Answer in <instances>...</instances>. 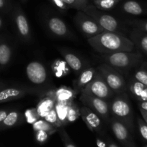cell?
Listing matches in <instances>:
<instances>
[{"instance_id":"obj_19","label":"cell","mask_w":147,"mask_h":147,"mask_svg":"<svg viewBox=\"0 0 147 147\" xmlns=\"http://www.w3.org/2000/svg\"><path fill=\"white\" fill-rule=\"evenodd\" d=\"M56 99H55L53 90H51L47 96L42 98L37 103L35 109L37 115L40 119H44L45 116L55 107L56 104Z\"/></svg>"},{"instance_id":"obj_29","label":"cell","mask_w":147,"mask_h":147,"mask_svg":"<svg viewBox=\"0 0 147 147\" xmlns=\"http://www.w3.org/2000/svg\"><path fill=\"white\" fill-rule=\"evenodd\" d=\"M68 7L76 9L78 11H82L85 7L89 4L88 0H63Z\"/></svg>"},{"instance_id":"obj_18","label":"cell","mask_w":147,"mask_h":147,"mask_svg":"<svg viewBox=\"0 0 147 147\" xmlns=\"http://www.w3.org/2000/svg\"><path fill=\"white\" fill-rule=\"evenodd\" d=\"M130 40L133 42L135 48L147 55V33L139 29L133 27L129 33Z\"/></svg>"},{"instance_id":"obj_30","label":"cell","mask_w":147,"mask_h":147,"mask_svg":"<svg viewBox=\"0 0 147 147\" xmlns=\"http://www.w3.org/2000/svg\"><path fill=\"white\" fill-rule=\"evenodd\" d=\"M44 119L46 121L50 123V124H52L56 128H59L62 126L61 123L60 121H59V117H58V115L57 113H56V110H55V108H53V109H52L46 116H45Z\"/></svg>"},{"instance_id":"obj_21","label":"cell","mask_w":147,"mask_h":147,"mask_svg":"<svg viewBox=\"0 0 147 147\" xmlns=\"http://www.w3.org/2000/svg\"><path fill=\"white\" fill-rule=\"evenodd\" d=\"M122 9L124 12L134 16H139L145 13V10L138 2L133 0L125 1L122 6Z\"/></svg>"},{"instance_id":"obj_36","label":"cell","mask_w":147,"mask_h":147,"mask_svg":"<svg viewBox=\"0 0 147 147\" xmlns=\"http://www.w3.org/2000/svg\"><path fill=\"white\" fill-rule=\"evenodd\" d=\"M61 136H63V139H64L65 147H76L75 146V145L74 144L71 142H70L69 137H68V136L66 135V132H65L63 130V136L61 135Z\"/></svg>"},{"instance_id":"obj_39","label":"cell","mask_w":147,"mask_h":147,"mask_svg":"<svg viewBox=\"0 0 147 147\" xmlns=\"http://www.w3.org/2000/svg\"><path fill=\"white\" fill-rule=\"evenodd\" d=\"M138 109H139L140 113H141V116H142V119H144V121L147 123V111H146L140 109V108H138Z\"/></svg>"},{"instance_id":"obj_28","label":"cell","mask_w":147,"mask_h":147,"mask_svg":"<svg viewBox=\"0 0 147 147\" xmlns=\"http://www.w3.org/2000/svg\"><path fill=\"white\" fill-rule=\"evenodd\" d=\"M79 116H80V108L74 101H73L68 110L67 123H71L76 121Z\"/></svg>"},{"instance_id":"obj_31","label":"cell","mask_w":147,"mask_h":147,"mask_svg":"<svg viewBox=\"0 0 147 147\" xmlns=\"http://www.w3.org/2000/svg\"><path fill=\"white\" fill-rule=\"evenodd\" d=\"M126 24L134 28L139 29L147 33V20H128L125 21Z\"/></svg>"},{"instance_id":"obj_4","label":"cell","mask_w":147,"mask_h":147,"mask_svg":"<svg viewBox=\"0 0 147 147\" xmlns=\"http://www.w3.org/2000/svg\"><path fill=\"white\" fill-rule=\"evenodd\" d=\"M97 70L102 75L109 87L115 94H120L127 91V83L123 74L109 65L107 63H102Z\"/></svg>"},{"instance_id":"obj_45","label":"cell","mask_w":147,"mask_h":147,"mask_svg":"<svg viewBox=\"0 0 147 147\" xmlns=\"http://www.w3.org/2000/svg\"><path fill=\"white\" fill-rule=\"evenodd\" d=\"M88 1H89V0H88Z\"/></svg>"},{"instance_id":"obj_22","label":"cell","mask_w":147,"mask_h":147,"mask_svg":"<svg viewBox=\"0 0 147 147\" xmlns=\"http://www.w3.org/2000/svg\"><path fill=\"white\" fill-rule=\"evenodd\" d=\"M22 119V114L17 110L9 111L5 119L1 122V125L4 127H12L17 125Z\"/></svg>"},{"instance_id":"obj_6","label":"cell","mask_w":147,"mask_h":147,"mask_svg":"<svg viewBox=\"0 0 147 147\" xmlns=\"http://www.w3.org/2000/svg\"><path fill=\"white\" fill-rule=\"evenodd\" d=\"M82 91L106 100H110L115 96V93L106 83L102 75L97 70L92 81Z\"/></svg>"},{"instance_id":"obj_40","label":"cell","mask_w":147,"mask_h":147,"mask_svg":"<svg viewBox=\"0 0 147 147\" xmlns=\"http://www.w3.org/2000/svg\"><path fill=\"white\" fill-rule=\"evenodd\" d=\"M96 144L97 147H106V144H105V142L102 140H101L100 139H97L96 140Z\"/></svg>"},{"instance_id":"obj_10","label":"cell","mask_w":147,"mask_h":147,"mask_svg":"<svg viewBox=\"0 0 147 147\" xmlns=\"http://www.w3.org/2000/svg\"><path fill=\"white\" fill-rule=\"evenodd\" d=\"M48 31L58 38H72L73 34L64 20L57 16H50L46 20Z\"/></svg>"},{"instance_id":"obj_8","label":"cell","mask_w":147,"mask_h":147,"mask_svg":"<svg viewBox=\"0 0 147 147\" xmlns=\"http://www.w3.org/2000/svg\"><path fill=\"white\" fill-rule=\"evenodd\" d=\"M74 20L78 29L87 38L97 35L105 30L93 18L83 11H78Z\"/></svg>"},{"instance_id":"obj_12","label":"cell","mask_w":147,"mask_h":147,"mask_svg":"<svg viewBox=\"0 0 147 147\" xmlns=\"http://www.w3.org/2000/svg\"><path fill=\"white\" fill-rule=\"evenodd\" d=\"M14 20L19 37L24 42H29L32 40L30 24L25 14L20 7L14 9Z\"/></svg>"},{"instance_id":"obj_42","label":"cell","mask_w":147,"mask_h":147,"mask_svg":"<svg viewBox=\"0 0 147 147\" xmlns=\"http://www.w3.org/2000/svg\"><path fill=\"white\" fill-rule=\"evenodd\" d=\"M108 147H118V146H117V145L115 144L110 142V143L109 144V146H108Z\"/></svg>"},{"instance_id":"obj_23","label":"cell","mask_w":147,"mask_h":147,"mask_svg":"<svg viewBox=\"0 0 147 147\" xmlns=\"http://www.w3.org/2000/svg\"><path fill=\"white\" fill-rule=\"evenodd\" d=\"M133 78L147 86V63L141 62L135 67L132 76Z\"/></svg>"},{"instance_id":"obj_13","label":"cell","mask_w":147,"mask_h":147,"mask_svg":"<svg viewBox=\"0 0 147 147\" xmlns=\"http://www.w3.org/2000/svg\"><path fill=\"white\" fill-rule=\"evenodd\" d=\"M58 50L60 54L63 56L65 62L76 74H79L86 67V63L84 60L71 50L63 47L58 48Z\"/></svg>"},{"instance_id":"obj_11","label":"cell","mask_w":147,"mask_h":147,"mask_svg":"<svg viewBox=\"0 0 147 147\" xmlns=\"http://www.w3.org/2000/svg\"><path fill=\"white\" fill-rule=\"evenodd\" d=\"M38 92L37 88L27 86L7 88L0 90V103L21 98L29 94H36Z\"/></svg>"},{"instance_id":"obj_25","label":"cell","mask_w":147,"mask_h":147,"mask_svg":"<svg viewBox=\"0 0 147 147\" xmlns=\"http://www.w3.org/2000/svg\"><path fill=\"white\" fill-rule=\"evenodd\" d=\"M71 104L69 103H60V102H56L55 104V110L58 115L59 121L62 126H65L67 124V113L69 108Z\"/></svg>"},{"instance_id":"obj_7","label":"cell","mask_w":147,"mask_h":147,"mask_svg":"<svg viewBox=\"0 0 147 147\" xmlns=\"http://www.w3.org/2000/svg\"><path fill=\"white\" fill-rule=\"evenodd\" d=\"M79 100L84 106H87L97 113L105 121H110V103L108 100L89 95L84 92H81Z\"/></svg>"},{"instance_id":"obj_38","label":"cell","mask_w":147,"mask_h":147,"mask_svg":"<svg viewBox=\"0 0 147 147\" xmlns=\"http://www.w3.org/2000/svg\"><path fill=\"white\" fill-rule=\"evenodd\" d=\"M138 108L147 111V100L146 101H138Z\"/></svg>"},{"instance_id":"obj_9","label":"cell","mask_w":147,"mask_h":147,"mask_svg":"<svg viewBox=\"0 0 147 147\" xmlns=\"http://www.w3.org/2000/svg\"><path fill=\"white\" fill-rule=\"evenodd\" d=\"M26 76L29 81L35 86H43L48 80V73L44 65L40 61H31L25 68Z\"/></svg>"},{"instance_id":"obj_37","label":"cell","mask_w":147,"mask_h":147,"mask_svg":"<svg viewBox=\"0 0 147 147\" xmlns=\"http://www.w3.org/2000/svg\"><path fill=\"white\" fill-rule=\"evenodd\" d=\"M9 111L7 110H1L0 111V123L4 121L7 115L8 114Z\"/></svg>"},{"instance_id":"obj_17","label":"cell","mask_w":147,"mask_h":147,"mask_svg":"<svg viewBox=\"0 0 147 147\" xmlns=\"http://www.w3.org/2000/svg\"><path fill=\"white\" fill-rule=\"evenodd\" d=\"M111 129L118 141L122 143H129L131 141L129 129L118 119L112 117L110 119Z\"/></svg>"},{"instance_id":"obj_33","label":"cell","mask_w":147,"mask_h":147,"mask_svg":"<svg viewBox=\"0 0 147 147\" xmlns=\"http://www.w3.org/2000/svg\"><path fill=\"white\" fill-rule=\"evenodd\" d=\"M137 123H138V129H139L141 136L143 139L147 141V123L144 121V119L139 117L137 119Z\"/></svg>"},{"instance_id":"obj_3","label":"cell","mask_w":147,"mask_h":147,"mask_svg":"<svg viewBox=\"0 0 147 147\" xmlns=\"http://www.w3.org/2000/svg\"><path fill=\"white\" fill-rule=\"evenodd\" d=\"M112 117L123 123L128 129L133 126V113L129 97L126 92L116 94L110 103Z\"/></svg>"},{"instance_id":"obj_1","label":"cell","mask_w":147,"mask_h":147,"mask_svg":"<svg viewBox=\"0 0 147 147\" xmlns=\"http://www.w3.org/2000/svg\"><path fill=\"white\" fill-rule=\"evenodd\" d=\"M87 42L95 51L100 54L135 50V46L130 38L116 32L104 30L97 35L88 38Z\"/></svg>"},{"instance_id":"obj_44","label":"cell","mask_w":147,"mask_h":147,"mask_svg":"<svg viewBox=\"0 0 147 147\" xmlns=\"http://www.w3.org/2000/svg\"><path fill=\"white\" fill-rule=\"evenodd\" d=\"M22 1H25L26 0H22Z\"/></svg>"},{"instance_id":"obj_34","label":"cell","mask_w":147,"mask_h":147,"mask_svg":"<svg viewBox=\"0 0 147 147\" xmlns=\"http://www.w3.org/2000/svg\"><path fill=\"white\" fill-rule=\"evenodd\" d=\"M50 134L45 131H35V138L37 142L40 144L45 143L47 141Z\"/></svg>"},{"instance_id":"obj_20","label":"cell","mask_w":147,"mask_h":147,"mask_svg":"<svg viewBox=\"0 0 147 147\" xmlns=\"http://www.w3.org/2000/svg\"><path fill=\"white\" fill-rule=\"evenodd\" d=\"M53 94L57 102L71 104L72 102L74 101V100L78 93L74 89L73 90L66 86H61L56 90H53Z\"/></svg>"},{"instance_id":"obj_2","label":"cell","mask_w":147,"mask_h":147,"mask_svg":"<svg viewBox=\"0 0 147 147\" xmlns=\"http://www.w3.org/2000/svg\"><path fill=\"white\" fill-rule=\"evenodd\" d=\"M99 59L102 63L118 70L122 74L128 73L142 62L143 55L140 51L118 52L110 54H101Z\"/></svg>"},{"instance_id":"obj_5","label":"cell","mask_w":147,"mask_h":147,"mask_svg":"<svg viewBox=\"0 0 147 147\" xmlns=\"http://www.w3.org/2000/svg\"><path fill=\"white\" fill-rule=\"evenodd\" d=\"M82 11L93 18L97 23L105 30L123 34L122 32V27L120 24L119 22L113 16L103 12L102 10L97 8L94 4L89 3Z\"/></svg>"},{"instance_id":"obj_27","label":"cell","mask_w":147,"mask_h":147,"mask_svg":"<svg viewBox=\"0 0 147 147\" xmlns=\"http://www.w3.org/2000/svg\"><path fill=\"white\" fill-rule=\"evenodd\" d=\"M120 0H93L94 5L102 11H109L119 3Z\"/></svg>"},{"instance_id":"obj_35","label":"cell","mask_w":147,"mask_h":147,"mask_svg":"<svg viewBox=\"0 0 147 147\" xmlns=\"http://www.w3.org/2000/svg\"><path fill=\"white\" fill-rule=\"evenodd\" d=\"M50 1L61 11H66L69 9L68 6L63 2V0H50Z\"/></svg>"},{"instance_id":"obj_32","label":"cell","mask_w":147,"mask_h":147,"mask_svg":"<svg viewBox=\"0 0 147 147\" xmlns=\"http://www.w3.org/2000/svg\"><path fill=\"white\" fill-rule=\"evenodd\" d=\"M25 118L27 119V121L29 123H31V124H33L34 122L38 120L39 119H40L38 115H37L35 108L33 109H30V110L26 111Z\"/></svg>"},{"instance_id":"obj_15","label":"cell","mask_w":147,"mask_h":147,"mask_svg":"<svg viewBox=\"0 0 147 147\" xmlns=\"http://www.w3.org/2000/svg\"><path fill=\"white\" fill-rule=\"evenodd\" d=\"M127 90L137 101L147 100V86L138 82L133 77L128 79L127 83Z\"/></svg>"},{"instance_id":"obj_43","label":"cell","mask_w":147,"mask_h":147,"mask_svg":"<svg viewBox=\"0 0 147 147\" xmlns=\"http://www.w3.org/2000/svg\"><path fill=\"white\" fill-rule=\"evenodd\" d=\"M2 24H3L2 20H1V19L0 18V29H1V27H2Z\"/></svg>"},{"instance_id":"obj_41","label":"cell","mask_w":147,"mask_h":147,"mask_svg":"<svg viewBox=\"0 0 147 147\" xmlns=\"http://www.w3.org/2000/svg\"><path fill=\"white\" fill-rule=\"evenodd\" d=\"M5 7V1L0 0V9H3Z\"/></svg>"},{"instance_id":"obj_16","label":"cell","mask_w":147,"mask_h":147,"mask_svg":"<svg viewBox=\"0 0 147 147\" xmlns=\"http://www.w3.org/2000/svg\"><path fill=\"white\" fill-rule=\"evenodd\" d=\"M97 72V68L91 66H86L79 74L74 81V90L77 93H80L86 86L92 81Z\"/></svg>"},{"instance_id":"obj_24","label":"cell","mask_w":147,"mask_h":147,"mask_svg":"<svg viewBox=\"0 0 147 147\" xmlns=\"http://www.w3.org/2000/svg\"><path fill=\"white\" fill-rule=\"evenodd\" d=\"M12 49L6 42L0 43V66L5 67L10 63L12 58Z\"/></svg>"},{"instance_id":"obj_26","label":"cell","mask_w":147,"mask_h":147,"mask_svg":"<svg viewBox=\"0 0 147 147\" xmlns=\"http://www.w3.org/2000/svg\"><path fill=\"white\" fill-rule=\"evenodd\" d=\"M33 129L35 131H45L48 132L49 134H52L56 131V128L50 124L48 121H46L44 119H39L35 122L33 123Z\"/></svg>"},{"instance_id":"obj_14","label":"cell","mask_w":147,"mask_h":147,"mask_svg":"<svg viewBox=\"0 0 147 147\" xmlns=\"http://www.w3.org/2000/svg\"><path fill=\"white\" fill-rule=\"evenodd\" d=\"M80 116L84 122L91 131H99L102 127V119L86 106L80 108Z\"/></svg>"}]
</instances>
